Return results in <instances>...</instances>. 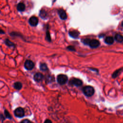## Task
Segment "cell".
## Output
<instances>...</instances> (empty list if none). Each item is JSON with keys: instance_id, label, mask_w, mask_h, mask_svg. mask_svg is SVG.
Returning a JSON list of instances; mask_svg holds the SVG:
<instances>
[{"instance_id": "obj_2", "label": "cell", "mask_w": 123, "mask_h": 123, "mask_svg": "<svg viewBox=\"0 0 123 123\" xmlns=\"http://www.w3.org/2000/svg\"><path fill=\"white\" fill-rule=\"evenodd\" d=\"M68 81V77L65 75H59L57 76V81L59 84L64 85Z\"/></svg>"}, {"instance_id": "obj_21", "label": "cell", "mask_w": 123, "mask_h": 123, "mask_svg": "<svg viewBox=\"0 0 123 123\" xmlns=\"http://www.w3.org/2000/svg\"><path fill=\"white\" fill-rule=\"evenodd\" d=\"M44 123H52V122L50 119H46L44 122Z\"/></svg>"}, {"instance_id": "obj_15", "label": "cell", "mask_w": 123, "mask_h": 123, "mask_svg": "<svg viewBox=\"0 0 123 123\" xmlns=\"http://www.w3.org/2000/svg\"><path fill=\"white\" fill-rule=\"evenodd\" d=\"M39 15H40V16L41 17H42V18L45 19V18H46V17L47 14H46V12H45L44 10H41V11H40V13H39Z\"/></svg>"}, {"instance_id": "obj_11", "label": "cell", "mask_w": 123, "mask_h": 123, "mask_svg": "<svg viewBox=\"0 0 123 123\" xmlns=\"http://www.w3.org/2000/svg\"><path fill=\"white\" fill-rule=\"evenodd\" d=\"M114 38L112 37H111V36L107 37L105 39V43L108 44H109V45L112 44L114 43Z\"/></svg>"}, {"instance_id": "obj_13", "label": "cell", "mask_w": 123, "mask_h": 123, "mask_svg": "<svg viewBox=\"0 0 123 123\" xmlns=\"http://www.w3.org/2000/svg\"><path fill=\"white\" fill-rule=\"evenodd\" d=\"M115 38L117 42L119 43H122L123 42V36L120 34H116L115 36Z\"/></svg>"}, {"instance_id": "obj_19", "label": "cell", "mask_w": 123, "mask_h": 123, "mask_svg": "<svg viewBox=\"0 0 123 123\" xmlns=\"http://www.w3.org/2000/svg\"><path fill=\"white\" fill-rule=\"evenodd\" d=\"M46 38L47 39V40L49 41V42H50L51 41V37H50V33L49 32H48L47 33V37H46Z\"/></svg>"}, {"instance_id": "obj_17", "label": "cell", "mask_w": 123, "mask_h": 123, "mask_svg": "<svg viewBox=\"0 0 123 123\" xmlns=\"http://www.w3.org/2000/svg\"><path fill=\"white\" fill-rule=\"evenodd\" d=\"M5 43L7 45H8V46H10V47H11V46H14V44L12 42H11L9 40H8V39H6L5 40Z\"/></svg>"}, {"instance_id": "obj_20", "label": "cell", "mask_w": 123, "mask_h": 123, "mask_svg": "<svg viewBox=\"0 0 123 123\" xmlns=\"http://www.w3.org/2000/svg\"><path fill=\"white\" fill-rule=\"evenodd\" d=\"M20 123H31V122L28 120L25 119V120L22 121V122Z\"/></svg>"}, {"instance_id": "obj_14", "label": "cell", "mask_w": 123, "mask_h": 123, "mask_svg": "<svg viewBox=\"0 0 123 123\" xmlns=\"http://www.w3.org/2000/svg\"><path fill=\"white\" fill-rule=\"evenodd\" d=\"M14 89H15L16 90H19L21 89L22 87V85L21 84V83L19 82H15L14 84Z\"/></svg>"}, {"instance_id": "obj_8", "label": "cell", "mask_w": 123, "mask_h": 123, "mask_svg": "<svg viewBox=\"0 0 123 123\" xmlns=\"http://www.w3.org/2000/svg\"><path fill=\"white\" fill-rule=\"evenodd\" d=\"M58 14L60 18L62 20H65L67 18V14L65 10L62 9H60L58 11Z\"/></svg>"}, {"instance_id": "obj_3", "label": "cell", "mask_w": 123, "mask_h": 123, "mask_svg": "<svg viewBox=\"0 0 123 123\" xmlns=\"http://www.w3.org/2000/svg\"><path fill=\"white\" fill-rule=\"evenodd\" d=\"M14 114L17 117H19V118H21L24 116L25 115V112L23 108H21V107H19L16 108L14 112Z\"/></svg>"}, {"instance_id": "obj_18", "label": "cell", "mask_w": 123, "mask_h": 123, "mask_svg": "<svg viewBox=\"0 0 123 123\" xmlns=\"http://www.w3.org/2000/svg\"><path fill=\"white\" fill-rule=\"evenodd\" d=\"M5 115L6 116V117L8 118H9V119H11L12 118V117L10 115V114H9V113L6 111V110H5Z\"/></svg>"}, {"instance_id": "obj_5", "label": "cell", "mask_w": 123, "mask_h": 123, "mask_svg": "<svg viewBox=\"0 0 123 123\" xmlns=\"http://www.w3.org/2000/svg\"><path fill=\"white\" fill-rule=\"evenodd\" d=\"M25 68L28 70H32L34 67V64L31 60H27L24 64Z\"/></svg>"}, {"instance_id": "obj_22", "label": "cell", "mask_w": 123, "mask_h": 123, "mask_svg": "<svg viewBox=\"0 0 123 123\" xmlns=\"http://www.w3.org/2000/svg\"><path fill=\"white\" fill-rule=\"evenodd\" d=\"M67 48H68V49H69L70 51H74L75 50L74 48L73 47H72V46H69Z\"/></svg>"}, {"instance_id": "obj_6", "label": "cell", "mask_w": 123, "mask_h": 123, "mask_svg": "<svg viewBox=\"0 0 123 123\" xmlns=\"http://www.w3.org/2000/svg\"><path fill=\"white\" fill-rule=\"evenodd\" d=\"M89 45H90V46L91 48H96L98 47L99 46L100 43L99 40L93 39H90Z\"/></svg>"}, {"instance_id": "obj_10", "label": "cell", "mask_w": 123, "mask_h": 123, "mask_svg": "<svg viewBox=\"0 0 123 123\" xmlns=\"http://www.w3.org/2000/svg\"><path fill=\"white\" fill-rule=\"evenodd\" d=\"M26 8V6H25V5L23 3H19L18 5H17V9L18 11H20V12H22V11H24L25 10Z\"/></svg>"}, {"instance_id": "obj_16", "label": "cell", "mask_w": 123, "mask_h": 123, "mask_svg": "<svg viewBox=\"0 0 123 123\" xmlns=\"http://www.w3.org/2000/svg\"><path fill=\"white\" fill-rule=\"evenodd\" d=\"M40 70H42L43 71H46L48 69V67L46 64L44 63L41 64L40 65Z\"/></svg>"}, {"instance_id": "obj_7", "label": "cell", "mask_w": 123, "mask_h": 123, "mask_svg": "<svg viewBox=\"0 0 123 123\" xmlns=\"http://www.w3.org/2000/svg\"><path fill=\"white\" fill-rule=\"evenodd\" d=\"M38 20L37 17L33 16L31 17L29 20V23L30 25L33 27L36 26L38 24Z\"/></svg>"}, {"instance_id": "obj_9", "label": "cell", "mask_w": 123, "mask_h": 123, "mask_svg": "<svg viewBox=\"0 0 123 123\" xmlns=\"http://www.w3.org/2000/svg\"><path fill=\"white\" fill-rule=\"evenodd\" d=\"M43 76L40 73H37L34 76V79L37 82H39L43 79Z\"/></svg>"}, {"instance_id": "obj_1", "label": "cell", "mask_w": 123, "mask_h": 123, "mask_svg": "<svg viewBox=\"0 0 123 123\" xmlns=\"http://www.w3.org/2000/svg\"><path fill=\"white\" fill-rule=\"evenodd\" d=\"M83 92L84 94L88 97L92 96L94 93V88L90 86H87L83 88Z\"/></svg>"}, {"instance_id": "obj_4", "label": "cell", "mask_w": 123, "mask_h": 123, "mask_svg": "<svg viewBox=\"0 0 123 123\" xmlns=\"http://www.w3.org/2000/svg\"><path fill=\"white\" fill-rule=\"evenodd\" d=\"M83 82L81 80L78 78H73L70 80V84L72 85L73 86H76L77 87H79L82 85Z\"/></svg>"}, {"instance_id": "obj_23", "label": "cell", "mask_w": 123, "mask_h": 123, "mask_svg": "<svg viewBox=\"0 0 123 123\" xmlns=\"http://www.w3.org/2000/svg\"><path fill=\"white\" fill-rule=\"evenodd\" d=\"M122 27H123V21L122 23Z\"/></svg>"}, {"instance_id": "obj_12", "label": "cell", "mask_w": 123, "mask_h": 123, "mask_svg": "<svg viewBox=\"0 0 123 123\" xmlns=\"http://www.w3.org/2000/svg\"><path fill=\"white\" fill-rule=\"evenodd\" d=\"M70 36L73 38H77L79 36V32L77 31H70L69 33Z\"/></svg>"}]
</instances>
